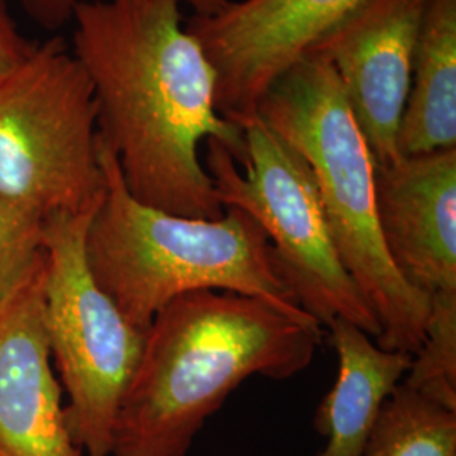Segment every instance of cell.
I'll list each match as a JSON object with an SVG mask.
<instances>
[{
    "mask_svg": "<svg viewBox=\"0 0 456 456\" xmlns=\"http://www.w3.org/2000/svg\"><path fill=\"white\" fill-rule=\"evenodd\" d=\"M41 225L0 196V303L39 256Z\"/></svg>",
    "mask_w": 456,
    "mask_h": 456,
    "instance_id": "obj_16",
    "label": "cell"
},
{
    "mask_svg": "<svg viewBox=\"0 0 456 456\" xmlns=\"http://www.w3.org/2000/svg\"><path fill=\"white\" fill-rule=\"evenodd\" d=\"M100 200L82 212L54 213L41 225L49 354L68 397L69 435L88 456L112 453L118 409L146 337L98 286L88 265L86 232Z\"/></svg>",
    "mask_w": 456,
    "mask_h": 456,
    "instance_id": "obj_6",
    "label": "cell"
},
{
    "mask_svg": "<svg viewBox=\"0 0 456 456\" xmlns=\"http://www.w3.org/2000/svg\"><path fill=\"white\" fill-rule=\"evenodd\" d=\"M34 46L19 33L4 0H0V82L29 58Z\"/></svg>",
    "mask_w": 456,
    "mask_h": 456,
    "instance_id": "obj_17",
    "label": "cell"
},
{
    "mask_svg": "<svg viewBox=\"0 0 456 456\" xmlns=\"http://www.w3.org/2000/svg\"><path fill=\"white\" fill-rule=\"evenodd\" d=\"M365 2L228 0L191 17L184 28L212 63L218 112L240 127L252 120L267 88Z\"/></svg>",
    "mask_w": 456,
    "mask_h": 456,
    "instance_id": "obj_8",
    "label": "cell"
},
{
    "mask_svg": "<svg viewBox=\"0 0 456 456\" xmlns=\"http://www.w3.org/2000/svg\"><path fill=\"white\" fill-rule=\"evenodd\" d=\"M426 5L428 0H367L310 53L337 73L375 167L401 158L397 132Z\"/></svg>",
    "mask_w": 456,
    "mask_h": 456,
    "instance_id": "obj_9",
    "label": "cell"
},
{
    "mask_svg": "<svg viewBox=\"0 0 456 456\" xmlns=\"http://www.w3.org/2000/svg\"><path fill=\"white\" fill-rule=\"evenodd\" d=\"M456 149V0H428L397 132L399 156Z\"/></svg>",
    "mask_w": 456,
    "mask_h": 456,
    "instance_id": "obj_13",
    "label": "cell"
},
{
    "mask_svg": "<svg viewBox=\"0 0 456 456\" xmlns=\"http://www.w3.org/2000/svg\"><path fill=\"white\" fill-rule=\"evenodd\" d=\"M29 14L48 29H58L69 22L77 9L88 0H20Z\"/></svg>",
    "mask_w": 456,
    "mask_h": 456,
    "instance_id": "obj_18",
    "label": "cell"
},
{
    "mask_svg": "<svg viewBox=\"0 0 456 456\" xmlns=\"http://www.w3.org/2000/svg\"><path fill=\"white\" fill-rule=\"evenodd\" d=\"M403 384L456 411V293H435L424 340Z\"/></svg>",
    "mask_w": 456,
    "mask_h": 456,
    "instance_id": "obj_15",
    "label": "cell"
},
{
    "mask_svg": "<svg viewBox=\"0 0 456 456\" xmlns=\"http://www.w3.org/2000/svg\"><path fill=\"white\" fill-rule=\"evenodd\" d=\"M338 357V374L314 414L326 440L316 456H363L384 403L403 382L412 355L380 348L375 338L345 318L328 326Z\"/></svg>",
    "mask_w": 456,
    "mask_h": 456,
    "instance_id": "obj_12",
    "label": "cell"
},
{
    "mask_svg": "<svg viewBox=\"0 0 456 456\" xmlns=\"http://www.w3.org/2000/svg\"><path fill=\"white\" fill-rule=\"evenodd\" d=\"M43 247L0 303V456H83L43 320Z\"/></svg>",
    "mask_w": 456,
    "mask_h": 456,
    "instance_id": "obj_10",
    "label": "cell"
},
{
    "mask_svg": "<svg viewBox=\"0 0 456 456\" xmlns=\"http://www.w3.org/2000/svg\"><path fill=\"white\" fill-rule=\"evenodd\" d=\"M322 326L261 297L181 294L156 313L115 421L110 456H186L205 423L252 375L288 380L310 365Z\"/></svg>",
    "mask_w": 456,
    "mask_h": 456,
    "instance_id": "obj_2",
    "label": "cell"
},
{
    "mask_svg": "<svg viewBox=\"0 0 456 456\" xmlns=\"http://www.w3.org/2000/svg\"><path fill=\"white\" fill-rule=\"evenodd\" d=\"M377 224L414 289L456 293V149L401 156L374 171Z\"/></svg>",
    "mask_w": 456,
    "mask_h": 456,
    "instance_id": "obj_11",
    "label": "cell"
},
{
    "mask_svg": "<svg viewBox=\"0 0 456 456\" xmlns=\"http://www.w3.org/2000/svg\"><path fill=\"white\" fill-rule=\"evenodd\" d=\"M98 156L105 190L86 232V259L132 325L146 331L175 297L207 289L261 297L318 325L296 303L267 233L248 213L228 207L220 218L205 220L147 207L129 193L100 137Z\"/></svg>",
    "mask_w": 456,
    "mask_h": 456,
    "instance_id": "obj_3",
    "label": "cell"
},
{
    "mask_svg": "<svg viewBox=\"0 0 456 456\" xmlns=\"http://www.w3.org/2000/svg\"><path fill=\"white\" fill-rule=\"evenodd\" d=\"M363 456H456V411L401 382L380 409Z\"/></svg>",
    "mask_w": 456,
    "mask_h": 456,
    "instance_id": "obj_14",
    "label": "cell"
},
{
    "mask_svg": "<svg viewBox=\"0 0 456 456\" xmlns=\"http://www.w3.org/2000/svg\"><path fill=\"white\" fill-rule=\"evenodd\" d=\"M181 2H186L195 11L193 16H210L218 9H222L228 0H181Z\"/></svg>",
    "mask_w": 456,
    "mask_h": 456,
    "instance_id": "obj_19",
    "label": "cell"
},
{
    "mask_svg": "<svg viewBox=\"0 0 456 456\" xmlns=\"http://www.w3.org/2000/svg\"><path fill=\"white\" fill-rule=\"evenodd\" d=\"M181 0H88L73 22L71 51L97 100L98 137L137 201L186 218L216 220L222 207L200 159L215 139L235 163L244 127L216 109V77L183 26Z\"/></svg>",
    "mask_w": 456,
    "mask_h": 456,
    "instance_id": "obj_1",
    "label": "cell"
},
{
    "mask_svg": "<svg viewBox=\"0 0 456 456\" xmlns=\"http://www.w3.org/2000/svg\"><path fill=\"white\" fill-rule=\"evenodd\" d=\"M103 190L94 86L51 37L0 82V196L43 222L94 207Z\"/></svg>",
    "mask_w": 456,
    "mask_h": 456,
    "instance_id": "obj_5",
    "label": "cell"
},
{
    "mask_svg": "<svg viewBox=\"0 0 456 456\" xmlns=\"http://www.w3.org/2000/svg\"><path fill=\"white\" fill-rule=\"evenodd\" d=\"M256 117L310 166L340 261L379 318L375 342L414 355L431 297L401 277L386 250L375 213L374 159L337 73L322 56H305L267 88Z\"/></svg>",
    "mask_w": 456,
    "mask_h": 456,
    "instance_id": "obj_4",
    "label": "cell"
},
{
    "mask_svg": "<svg viewBox=\"0 0 456 456\" xmlns=\"http://www.w3.org/2000/svg\"><path fill=\"white\" fill-rule=\"evenodd\" d=\"M242 127V163L207 141L205 169L222 207L244 210L264 228L281 276L318 325L345 318L377 340L379 318L340 261L310 166L259 117Z\"/></svg>",
    "mask_w": 456,
    "mask_h": 456,
    "instance_id": "obj_7",
    "label": "cell"
}]
</instances>
